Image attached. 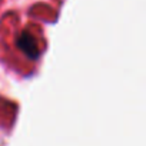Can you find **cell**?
Listing matches in <instances>:
<instances>
[{
    "instance_id": "cell-1",
    "label": "cell",
    "mask_w": 146,
    "mask_h": 146,
    "mask_svg": "<svg viewBox=\"0 0 146 146\" xmlns=\"http://www.w3.org/2000/svg\"><path fill=\"white\" fill-rule=\"evenodd\" d=\"M19 44H20V47L23 49V52L27 53L29 56L36 57V56L39 54L37 46H36V43H35V40H33L32 36H29V35H23V36L20 37V40H19Z\"/></svg>"
}]
</instances>
